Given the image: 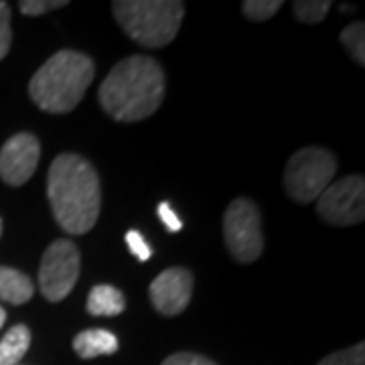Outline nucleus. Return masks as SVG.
Returning a JSON list of instances; mask_svg holds the SVG:
<instances>
[{"instance_id":"obj_1","label":"nucleus","mask_w":365,"mask_h":365,"mask_svg":"<svg viewBox=\"0 0 365 365\" xmlns=\"http://www.w3.org/2000/svg\"><path fill=\"white\" fill-rule=\"evenodd\" d=\"M47 197L55 220L67 234H86L98 222L100 179L96 169L79 155L66 153L53 160Z\"/></svg>"},{"instance_id":"obj_2","label":"nucleus","mask_w":365,"mask_h":365,"mask_svg":"<svg viewBox=\"0 0 365 365\" xmlns=\"http://www.w3.org/2000/svg\"><path fill=\"white\" fill-rule=\"evenodd\" d=\"M165 98V73L153 57L132 55L122 59L100 86V104L120 122L153 116Z\"/></svg>"},{"instance_id":"obj_3","label":"nucleus","mask_w":365,"mask_h":365,"mask_svg":"<svg viewBox=\"0 0 365 365\" xmlns=\"http://www.w3.org/2000/svg\"><path fill=\"white\" fill-rule=\"evenodd\" d=\"M93 61L78 51H59L49 57L29 83V96L43 112L67 114L86 96L93 81Z\"/></svg>"},{"instance_id":"obj_4","label":"nucleus","mask_w":365,"mask_h":365,"mask_svg":"<svg viewBox=\"0 0 365 365\" xmlns=\"http://www.w3.org/2000/svg\"><path fill=\"white\" fill-rule=\"evenodd\" d=\"M112 11L130 39L148 49H160L177 37L185 4L177 0H118Z\"/></svg>"},{"instance_id":"obj_5","label":"nucleus","mask_w":365,"mask_h":365,"mask_svg":"<svg viewBox=\"0 0 365 365\" xmlns=\"http://www.w3.org/2000/svg\"><path fill=\"white\" fill-rule=\"evenodd\" d=\"M337 170L335 157L325 148H300L288 158L284 170L287 193L297 203H313L331 185Z\"/></svg>"},{"instance_id":"obj_6","label":"nucleus","mask_w":365,"mask_h":365,"mask_svg":"<svg viewBox=\"0 0 365 365\" xmlns=\"http://www.w3.org/2000/svg\"><path fill=\"white\" fill-rule=\"evenodd\" d=\"M225 246L235 260L242 264L260 258L264 250L260 211L250 199H235L223 215Z\"/></svg>"},{"instance_id":"obj_7","label":"nucleus","mask_w":365,"mask_h":365,"mask_svg":"<svg viewBox=\"0 0 365 365\" xmlns=\"http://www.w3.org/2000/svg\"><path fill=\"white\" fill-rule=\"evenodd\" d=\"M79 276V252L69 240H57L45 250L39 268V288L49 302L63 300Z\"/></svg>"},{"instance_id":"obj_8","label":"nucleus","mask_w":365,"mask_h":365,"mask_svg":"<svg viewBox=\"0 0 365 365\" xmlns=\"http://www.w3.org/2000/svg\"><path fill=\"white\" fill-rule=\"evenodd\" d=\"M317 211L321 220L331 225H355L365 217V181L364 177H345L329 185L317 199Z\"/></svg>"},{"instance_id":"obj_9","label":"nucleus","mask_w":365,"mask_h":365,"mask_svg":"<svg viewBox=\"0 0 365 365\" xmlns=\"http://www.w3.org/2000/svg\"><path fill=\"white\" fill-rule=\"evenodd\" d=\"M41 157V144L37 136L21 132L9 138L0 148V179L11 185H25L37 170Z\"/></svg>"},{"instance_id":"obj_10","label":"nucleus","mask_w":365,"mask_h":365,"mask_svg":"<svg viewBox=\"0 0 365 365\" xmlns=\"http://www.w3.org/2000/svg\"><path fill=\"white\" fill-rule=\"evenodd\" d=\"M193 294V276L185 268H169L150 284V300L158 313L175 317L182 313Z\"/></svg>"},{"instance_id":"obj_11","label":"nucleus","mask_w":365,"mask_h":365,"mask_svg":"<svg viewBox=\"0 0 365 365\" xmlns=\"http://www.w3.org/2000/svg\"><path fill=\"white\" fill-rule=\"evenodd\" d=\"M73 349L81 359L114 355L118 351V339L114 333L106 329H88V331H81L73 339Z\"/></svg>"},{"instance_id":"obj_12","label":"nucleus","mask_w":365,"mask_h":365,"mask_svg":"<svg viewBox=\"0 0 365 365\" xmlns=\"http://www.w3.org/2000/svg\"><path fill=\"white\" fill-rule=\"evenodd\" d=\"M33 282L26 274L9 266H0V300L11 304H25L33 297Z\"/></svg>"},{"instance_id":"obj_13","label":"nucleus","mask_w":365,"mask_h":365,"mask_svg":"<svg viewBox=\"0 0 365 365\" xmlns=\"http://www.w3.org/2000/svg\"><path fill=\"white\" fill-rule=\"evenodd\" d=\"M126 309L124 294L110 284H98L90 290L88 313L93 317H116Z\"/></svg>"},{"instance_id":"obj_14","label":"nucleus","mask_w":365,"mask_h":365,"mask_svg":"<svg viewBox=\"0 0 365 365\" xmlns=\"http://www.w3.org/2000/svg\"><path fill=\"white\" fill-rule=\"evenodd\" d=\"M31 345V331L25 325H14L0 341V365H19Z\"/></svg>"},{"instance_id":"obj_15","label":"nucleus","mask_w":365,"mask_h":365,"mask_svg":"<svg viewBox=\"0 0 365 365\" xmlns=\"http://www.w3.org/2000/svg\"><path fill=\"white\" fill-rule=\"evenodd\" d=\"M341 45L349 51L357 66H365V26L364 23L349 25L341 33Z\"/></svg>"},{"instance_id":"obj_16","label":"nucleus","mask_w":365,"mask_h":365,"mask_svg":"<svg viewBox=\"0 0 365 365\" xmlns=\"http://www.w3.org/2000/svg\"><path fill=\"white\" fill-rule=\"evenodd\" d=\"M292 6H294V16L300 23L317 25L327 16L331 2L329 0H297Z\"/></svg>"},{"instance_id":"obj_17","label":"nucleus","mask_w":365,"mask_h":365,"mask_svg":"<svg viewBox=\"0 0 365 365\" xmlns=\"http://www.w3.org/2000/svg\"><path fill=\"white\" fill-rule=\"evenodd\" d=\"M242 9L250 21H268L282 9V2L280 0H246Z\"/></svg>"},{"instance_id":"obj_18","label":"nucleus","mask_w":365,"mask_h":365,"mask_svg":"<svg viewBox=\"0 0 365 365\" xmlns=\"http://www.w3.org/2000/svg\"><path fill=\"white\" fill-rule=\"evenodd\" d=\"M319 365H365V345L359 343L349 349L331 353L325 359H321Z\"/></svg>"},{"instance_id":"obj_19","label":"nucleus","mask_w":365,"mask_h":365,"mask_svg":"<svg viewBox=\"0 0 365 365\" xmlns=\"http://www.w3.org/2000/svg\"><path fill=\"white\" fill-rule=\"evenodd\" d=\"M19 6H21V13L26 14V16H41L49 11H57V9L67 6V0H23Z\"/></svg>"},{"instance_id":"obj_20","label":"nucleus","mask_w":365,"mask_h":365,"mask_svg":"<svg viewBox=\"0 0 365 365\" xmlns=\"http://www.w3.org/2000/svg\"><path fill=\"white\" fill-rule=\"evenodd\" d=\"M11 41H13V33H11V9H9L6 2L0 0V61L9 55Z\"/></svg>"},{"instance_id":"obj_21","label":"nucleus","mask_w":365,"mask_h":365,"mask_svg":"<svg viewBox=\"0 0 365 365\" xmlns=\"http://www.w3.org/2000/svg\"><path fill=\"white\" fill-rule=\"evenodd\" d=\"M126 244H128V248L130 252L138 258L140 262L150 260V256H153V252H150V246L146 244V240H144L143 235L138 234L136 230H132L126 234Z\"/></svg>"},{"instance_id":"obj_22","label":"nucleus","mask_w":365,"mask_h":365,"mask_svg":"<svg viewBox=\"0 0 365 365\" xmlns=\"http://www.w3.org/2000/svg\"><path fill=\"white\" fill-rule=\"evenodd\" d=\"M163 365H215L211 359L197 355V353H175L167 357Z\"/></svg>"},{"instance_id":"obj_23","label":"nucleus","mask_w":365,"mask_h":365,"mask_svg":"<svg viewBox=\"0 0 365 365\" xmlns=\"http://www.w3.org/2000/svg\"><path fill=\"white\" fill-rule=\"evenodd\" d=\"M158 217L163 220V223L167 225L169 232H173V234H175V232H181L182 222L179 220V215L173 211V207H170L167 201H163V203L158 205Z\"/></svg>"},{"instance_id":"obj_24","label":"nucleus","mask_w":365,"mask_h":365,"mask_svg":"<svg viewBox=\"0 0 365 365\" xmlns=\"http://www.w3.org/2000/svg\"><path fill=\"white\" fill-rule=\"evenodd\" d=\"M4 321H6V311L0 307V329H2V325H4Z\"/></svg>"},{"instance_id":"obj_25","label":"nucleus","mask_w":365,"mask_h":365,"mask_svg":"<svg viewBox=\"0 0 365 365\" xmlns=\"http://www.w3.org/2000/svg\"><path fill=\"white\" fill-rule=\"evenodd\" d=\"M0 234H2V220H0Z\"/></svg>"}]
</instances>
